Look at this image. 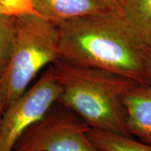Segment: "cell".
Segmentation results:
<instances>
[{"instance_id": "1", "label": "cell", "mask_w": 151, "mask_h": 151, "mask_svg": "<svg viewBox=\"0 0 151 151\" xmlns=\"http://www.w3.org/2000/svg\"><path fill=\"white\" fill-rule=\"evenodd\" d=\"M60 59L120 74L148 85L146 62L149 45L122 13L109 10L56 23Z\"/></svg>"}, {"instance_id": "2", "label": "cell", "mask_w": 151, "mask_h": 151, "mask_svg": "<svg viewBox=\"0 0 151 151\" xmlns=\"http://www.w3.org/2000/svg\"><path fill=\"white\" fill-rule=\"evenodd\" d=\"M51 65L62 88L58 103L90 128L131 136L123 97L139 83L120 74L61 59Z\"/></svg>"}, {"instance_id": "3", "label": "cell", "mask_w": 151, "mask_h": 151, "mask_svg": "<svg viewBox=\"0 0 151 151\" xmlns=\"http://www.w3.org/2000/svg\"><path fill=\"white\" fill-rule=\"evenodd\" d=\"M14 50L0 82L6 109L29 88L43 68L61 58L60 34L56 23L41 16L16 17Z\"/></svg>"}, {"instance_id": "4", "label": "cell", "mask_w": 151, "mask_h": 151, "mask_svg": "<svg viewBox=\"0 0 151 151\" xmlns=\"http://www.w3.org/2000/svg\"><path fill=\"white\" fill-rule=\"evenodd\" d=\"M89 126L57 102L22 134L12 151H102L88 135Z\"/></svg>"}, {"instance_id": "5", "label": "cell", "mask_w": 151, "mask_h": 151, "mask_svg": "<svg viewBox=\"0 0 151 151\" xmlns=\"http://www.w3.org/2000/svg\"><path fill=\"white\" fill-rule=\"evenodd\" d=\"M61 91L52 65L48 66L40 78L5 109L0 125V151H12L24 132L58 102Z\"/></svg>"}, {"instance_id": "6", "label": "cell", "mask_w": 151, "mask_h": 151, "mask_svg": "<svg viewBox=\"0 0 151 151\" xmlns=\"http://www.w3.org/2000/svg\"><path fill=\"white\" fill-rule=\"evenodd\" d=\"M129 134L151 146V86L137 84L123 97Z\"/></svg>"}, {"instance_id": "7", "label": "cell", "mask_w": 151, "mask_h": 151, "mask_svg": "<svg viewBox=\"0 0 151 151\" xmlns=\"http://www.w3.org/2000/svg\"><path fill=\"white\" fill-rule=\"evenodd\" d=\"M43 18L58 23L111 10L104 0H34Z\"/></svg>"}, {"instance_id": "8", "label": "cell", "mask_w": 151, "mask_h": 151, "mask_svg": "<svg viewBox=\"0 0 151 151\" xmlns=\"http://www.w3.org/2000/svg\"><path fill=\"white\" fill-rule=\"evenodd\" d=\"M88 135L102 151H151V146L132 136L90 128Z\"/></svg>"}, {"instance_id": "9", "label": "cell", "mask_w": 151, "mask_h": 151, "mask_svg": "<svg viewBox=\"0 0 151 151\" xmlns=\"http://www.w3.org/2000/svg\"><path fill=\"white\" fill-rule=\"evenodd\" d=\"M122 14L141 39L151 46V0H124Z\"/></svg>"}, {"instance_id": "10", "label": "cell", "mask_w": 151, "mask_h": 151, "mask_svg": "<svg viewBox=\"0 0 151 151\" xmlns=\"http://www.w3.org/2000/svg\"><path fill=\"white\" fill-rule=\"evenodd\" d=\"M16 17L0 16V82L10 64L14 50Z\"/></svg>"}, {"instance_id": "11", "label": "cell", "mask_w": 151, "mask_h": 151, "mask_svg": "<svg viewBox=\"0 0 151 151\" xmlns=\"http://www.w3.org/2000/svg\"><path fill=\"white\" fill-rule=\"evenodd\" d=\"M0 6L5 16L34 15L42 17L36 9L34 0H0Z\"/></svg>"}, {"instance_id": "12", "label": "cell", "mask_w": 151, "mask_h": 151, "mask_svg": "<svg viewBox=\"0 0 151 151\" xmlns=\"http://www.w3.org/2000/svg\"><path fill=\"white\" fill-rule=\"evenodd\" d=\"M124 0H104L111 10L118 11L122 14V6Z\"/></svg>"}, {"instance_id": "13", "label": "cell", "mask_w": 151, "mask_h": 151, "mask_svg": "<svg viewBox=\"0 0 151 151\" xmlns=\"http://www.w3.org/2000/svg\"><path fill=\"white\" fill-rule=\"evenodd\" d=\"M146 75L148 85L151 86V46H149L146 62Z\"/></svg>"}, {"instance_id": "14", "label": "cell", "mask_w": 151, "mask_h": 151, "mask_svg": "<svg viewBox=\"0 0 151 151\" xmlns=\"http://www.w3.org/2000/svg\"><path fill=\"white\" fill-rule=\"evenodd\" d=\"M6 109L4 99V96L2 93V90H1V86H0V125H1V121H2V118L4 113Z\"/></svg>"}, {"instance_id": "15", "label": "cell", "mask_w": 151, "mask_h": 151, "mask_svg": "<svg viewBox=\"0 0 151 151\" xmlns=\"http://www.w3.org/2000/svg\"><path fill=\"white\" fill-rule=\"evenodd\" d=\"M5 16V15H4V14L2 9H1V6H0V16Z\"/></svg>"}]
</instances>
